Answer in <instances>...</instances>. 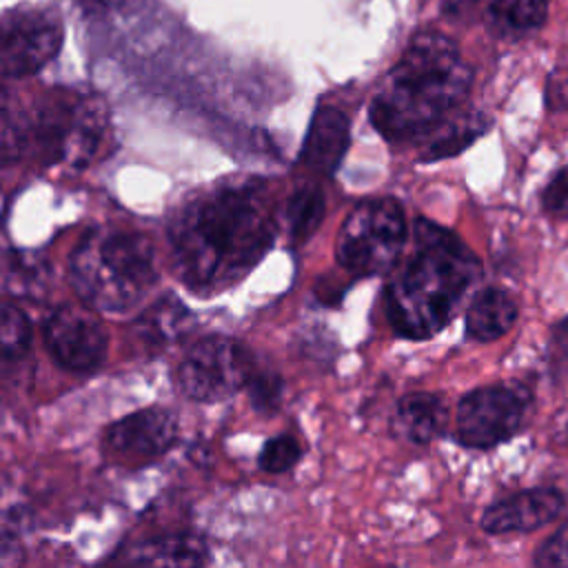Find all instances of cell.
Returning <instances> with one entry per match:
<instances>
[{
    "mask_svg": "<svg viewBox=\"0 0 568 568\" xmlns=\"http://www.w3.org/2000/svg\"><path fill=\"white\" fill-rule=\"evenodd\" d=\"M175 273L191 291L240 282L271 248L275 220L260 180L222 182L189 200L173 217Z\"/></svg>",
    "mask_w": 568,
    "mask_h": 568,
    "instance_id": "1",
    "label": "cell"
},
{
    "mask_svg": "<svg viewBox=\"0 0 568 568\" xmlns=\"http://www.w3.org/2000/svg\"><path fill=\"white\" fill-rule=\"evenodd\" d=\"M473 69L442 33H419L384 75L371 100V124L388 142L433 133L466 100Z\"/></svg>",
    "mask_w": 568,
    "mask_h": 568,
    "instance_id": "2",
    "label": "cell"
},
{
    "mask_svg": "<svg viewBox=\"0 0 568 568\" xmlns=\"http://www.w3.org/2000/svg\"><path fill=\"white\" fill-rule=\"evenodd\" d=\"M479 277L481 262L462 237L417 217L408 260L386 288L393 331L408 339L433 337L457 315Z\"/></svg>",
    "mask_w": 568,
    "mask_h": 568,
    "instance_id": "3",
    "label": "cell"
},
{
    "mask_svg": "<svg viewBox=\"0 0 568 568\" xmlns=\"http://www.w3.org/2000/svg\"><path fill=\"white\" fill-rule=\"evenodd\" d=\"M106 133L109 111L104 102L93 93L60 87L13 118L4 111V158L9 160L16 149V153H29L44 164L84 166L98 155Z\"/></svg>",
    "mask_w": 568,
    "mask_h": 568,
    "instance_id": "4",
    "label": "cell"
},
{
    "mask_svg": "<svg viewBox=\"0 0 568 568\" xmlns=\"http://www.w3.org/2000/svg\"><path fill=\"white\" fill-rule=\"evenodd\" d=\"M69 282L89 308L124 313L158 282L155 246L135 231L91 229L69 257Z\"/></svg>",
    "mask_w": 568,
    "mask_h": 568,
    "instance_id": "5",
    "label": "cell"
},
{
    "mask_svg": "<svg viewBox=\"0 0 568 568\" xmlns=\"http://www.w3.org/2000/svg\"><path fill=\"white\" fill-rule=\"evenodd\" d=\"M406 237V215L395 197L362 200L339 229L335 260L355 277L382 275L397 264Z\"/></svg>",
    "mask_w": 568,
    "mask_h": 568,
    "instance_id": "6",
    "label": "cell"
},
{
    "mask_svg": "<svg viewBox=\"0 0 568 568\" xmlns=\"http://www.w3.org/2000/svg\"><path fill=\"white\" fill-rule=\"evenodd\" d=\"M255 359L233 337L206 335L197 339L175 368V386L193 402H222L246 386Z\"/></svg>",
    "mask_w": 568,
    "mask_h": 568,
    "instance_id": "7",
    "label": "cell"
},
{
    "mask_svg": "<svg viewBox=\"0 0 568 568\" xmlns=\"http://www.w3.org/2000/svg\"><path fill=\"white\" fill-rule=\"evenodd\" d=\"M532 410V393L519 382H501L466 393L455 413V437L468 448H493L521 430Z\"/></svg>",
    "mask_w": 568,
    "mask_h": 568,
    "instance_id": "8",
    "label": "cell"
},
{
    "mask_svg": "<svg viewBox=\"0 0 568 568\" xmlns=\"http://www.w3.org/2000/svg\"><path fill=\"white\" fill-rule=\"evenodd\" d=\"M62 44V22L47 7L20 4L2 13L0 64L4 78L38 73L51 62Z\"/></svg>",
    "mask_w": 568,
    "mask_h": 568,
    "instance_id": "9",
    "label": "cell"
},
{
    "mask_svg": "<svg viewBox=\"0 0 568 568\" xmlns=\"http://www.w3.org/2000/svg\"><path fill=\"white\" fill-rule=\"evenodd\" d=\"M42 335L49 355L67 371L91 373L104 362L106 331L87 304L55 306L42 326Z\"/></svg>",
    "mask_w": 568,
    "mask_h": 568,
    "instance_id": "10",
    "label": "cell"
},
{
    "mask_svg": "<svg viewBox=\"0 0 568 568\" xmlns=\"http://www.w3.org/2000/svg\"><path fill=\"white\" fill-rule=\"evenodd\" d=\"M178 437V417L160 406L142 408L113 422L104 433V450L122 466H144L164 455Z\"/></svg>",
    "mask_w": 568,
    "mask_h": 568,
    "instance_id": "11",
    "label": "cell"
},
{
    "mask_svg": "<svg viewBox=\"0 0 568 568\" xmlns=\"http://www.w3.org/2000/svg\"><path fill=\"white\" fill-rule=\"evenodd\" d=\"M564 508V495L552 486H537L493 501L481 517L488 535L530 532L552 521Z\"/></svg>",
    "mask_w": 568,
    "mask_h": 568,
    "instance_id": "12",
    "label": "cell"
},
{
    "mask_svg": "<svg viewBox=\"0 0 568 568\" xmlns=\"http://www.w3.org/2000/svg\"><path fill=\"white\" fill-rule=\"evenodd\" d=\"M351 142V122L337 106H320L308 124L306 140L302 146V162L331 178Z\"/></svg>",
    "mask_w": 568,
    "mask_h": 568,
    "instance_id": "13",
    "label": "cell"
},
{
    "mask_svg": "<svg viewBox=\"0 0 568 568\" xmlns=\"http://www.w3.org/2000/svg\"><path fill=\"white\" fill-rule=\"evenodd\" d=\"M446 404L435 393L404 395L390 417L393 433L410 444H428L446 426Z\"/></svg>",
    "mask_w": 568,
    "mask_h": 568,
    "instance_id": "14",
    "label": "cell"
},
{
    "mask_svg": "<svg viewBox=\"0 0 568 568\" xmlns=\"http://www.w3.org/2000/svg\"><path fill=\"white\" fill-rule=\"evenodd\" d=\"M519 315L515 297L497 286L477 291L466 308V335L475 342H493L506 335Z\"/></svg>",
    "mask_w": 568,
    "mask_h": 568,
    "instance_id": "15",
    "label": "cell"
},
{
    "mask_svg": "<svg viewBox=\"0 0 568 568\" xmlns=\"http://www.w3.org/2000/svg\"><path fill=\"white\" fill-rule=\"evenodd\" d=\"M193 324L191 311L173 293H164L142 311L135 322V335L142 344L158 348L178 339Z\"/></svg>",
    "mask_w": 568,
    "mask_h": 568,
    "instance_id": "16",
    "label": "cell"
},
{
    "mask_svg": "<svg viewBox=\"0 0 568 568\" xmlns=\"http://www.w3.org/2000/svg\"><path fill=\"white\" fill-rule=\"evenodd\" d=\"M129 564H160V566H200L209 561L206 546L195 532H173L144 541L122 555Z\"/></svg>",
    "mask_w": 568,
    "mask_h": 568,
    "instance_id": "17",
    "label": "cell"
},
{
    "mask_svg": "<svg viewBox=\"0 0 568 568\" xmlns=\"http://www.w3.org/2000/svg\"><path fill=\"white\" fill-rule=\"evenodd\" d=\"M490 129V118L481 111H464L448 120H444L428 142V146L419 153L422 162H435L444 158H453L468 149L477 138H481Z\"/></svg>",
    "mask_w": 568,
    "mask_h": 568,
    "instance_id": "18",
    "label": "cell"
},
{
    "mask_svg": "<svg viewBox=\"0 0 568 568\" xmlns=\"http://www.w3.org/2000/svg\"><path fill=\"white\" fill-rule=\"evenodd\" d=\"M490 27L501 36H524L544 27L548 0H484Z\"/></svg>",
    "mask_w": 568,
    "mask_h": 568,
    "instance_id": "19",
    "label": "cell"
},
{
    "mask_svg": "<svg viewBox=\"0 0 568 568\" xmlns=\"http://www.w3.org/2000/svg\"><path fill=\"white\" fill-rule=\"evenodd\" d=\"M324 220V193L315 184H302L286 204V222L293 242H306Z\"/></svg>",
    "mask_w": 568,
    "mask_h": 568,
    "instance_id": "20",
    "label": "cell"
},
{
    "mask_svg": "<svg viewBox=\"0 0 568 568\" xmlns=\"http://www.w3.org/2000/svg\"><path fill=\"white\" fill-rule=\"evenodd\" d=\"M31 346V324L29 317L11 302L2 304V326H0V351L2 359H20Z\"/></svg>",
    "mask_w": 568,
    "mask_h": 568,
    "instance_id": "21",
    "label": "cell"
},
{
    "mask_svg": "<svg viewBox=\"0 0 568 568\" xmlns=\"http://www.w3.org/2000/svg\"><path fill=\"white\" fill-rule=\"evenodd\" d=\"M44 264L38 262L36 255L31 253H18L11 251L7 253V264H4V286L7 291H11L13 295H22V293H33L36 286L42 282L40 273Z\"/></svg>",
    "mask_w": 568,
    "mask_h": 568,
    "instance_id": "22",
    "label": "cell"
},
{
    "mask_svg": "<svg viewBox=\"0 0 568 568\" xmlns=\"http://www.w3.org/2000/svg\"><path fill=\"white\" fill-rule=\"evenodd\" d=\"M246 388H248V397H251V404L255 410L260 413H273L277 406H280V399H282V377L275 373V371H268V368H260L255 364L248 382H246Z\"/></svg>",
    "mask_w": 568,
    "mask_h": 568,
    "instance_id": "23",
    "label": "cell"
},
{
    "mask_svg": "<svg viewBox=\"0 0 568 568\" xmlns=\"http://www.w3.org/2000/svg\"><path fill=\"white\" fill-rule=\"evenodd\" d=\"M302 457V446L293 435H275L260 450V468L266 473H284Z\"/></svg>",
    "mask_w": 568,
    "mask_h": 568,
    "instance_id": "24",
    "label": "cell"
},
{
    "mask_svg": "<svg viewBox=\"0 0 568 568\" xmlns=\"http://www.w3.org/2000/svg\"><path fill=\"white\" fill-rule=\"evenodd\" d=\"M546 355H548L550 375L557 382L568 379V317L552 324Z\"/></svg>",
    "mask_w": 568,
    "mask_h": 568,
    "instance_id": "25",
    "label": "cell"
},
{
    "mask_svg": "<svg viewBox=\"0 0 568 568\" xmlns=\"http://www.w3.org/2000/svg\"><path fill=\"white\" fill-rule=\"evenodd\" d=\"M539 568H564L568 566V521L561 524L548 539H544L532 557Z\"/></svg>",
    "mask_w": 568,
    "mask_h": 568,
    "instance_id": "26",
    "label": "cell"
},
{
    "mask_svg": "<svg viewBox=\"0 0 568 568\" xmlns=\"http://www.w3.org/2000/svg\"><path fill=\"white\" fill-rule=\"evenodd\" d=\"M541 204L548 213L568 217V164H564L546 184L541 193Z\"/></svg>",
    "mask_w": 568,
    "mask_h": 568,
    "instance_id": "27",
    "label": "cell"
},
{
    "mask_svg": "<svg viewBox=\"0 0 568 568\" xmlns=\"http://www.w3.org/2000/svg\"><path fill=\"white\" fill-rule=\"evenodd\" d=\"M544 98L548 111L568 113V71H552L548 75Z\"/></svg>",
    "mask_w": 568,
    "mask_h": 568,
    "instance_id": "28",
    "label": "cell"
},
{
    "mask_svg": "<svg viewBox=\"0 0 568 568\" xmlns=\"http://www.w3.org/2000/svg\"><path fill=\"white\" fill-rule=\"evenodd\" d=\"M78 2H82L84 7H91V9H109V7H115L124 0H78Z\"/></svg>",
    "mask_w": 568,
    "mask_h": 568,
    "instance_id": "29",
    "label": "cell"
}]
</instances>
